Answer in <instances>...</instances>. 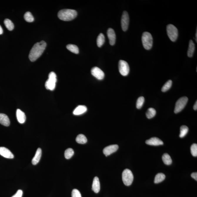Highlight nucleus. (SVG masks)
<instances>
[{
	"mask_svg": "<svg viewBox=\"0 0 197 197\" xmlns=\"http://www.w3.org/2000/svg\"><path fill=\"white\" fill-rule=\"evenodd\" d=\"M46 46V44L44 41H42L34 44L30 52L29 59L32 62L36 61L40 57Z\"/></svg>",
	"mask_w": 197,
	"mask_h": 197,
	"instance_id": "nucleus-1",
	"label": "nucleus"
},
{
	"mask_svg": "<svg viewBox=\"0 0 197 197\" xmlns=\"http://www.w3.org/2000/svg\"><path fill=\"white\" fill-rule=\"evenodd\" d=\"M76 11L72 9H63L59 12L58 16L59 19L64 21H70L75 19L77 16Z\"/></svg>",
	"mask_w": 197,
	"mask_h": 197,
	"instance_id": "nucleus-2",
	"label": "nucleus"
},
{
	"mask_svg": "<svg viewBox=\"0 0 197 197\" xmlns=\"http://www.w3.org/2000/svg\"><path fill=\"white\" fill-rule=\"evenodd\" d=\"M57 81V76L55 73L54 72H50L48 79L45 83V88L48 90H54Z\"/></svg>",
	"mask_w": 197,
	"mask_h": 197,
	"instance_id": "nucleus-3",
	"label": "nucleus"
},
{
	"mask_svg": "<svg viewBox=\"0 0 197 197\" xmlns=\"http://www.w3.org/2000/svg\"><path fill=\"white\" fill-rule=\"evenodd\" d=\"M142 44L144 48L146 50H150L153 45V37L151 33L145 32L142 34Z\"/></svg>",
	"mask_w": 197,
	"mask_h": 197,
	"instance_id": "nucleus-4",
	"label": "nucleus"
},
{
	"mask_svg": "<svg viewBox=\"0 0 197 197\" xmlns=\"http://www.w3.org/2000/svg\"><path fill=\"white\" fill-rule=\"evenodd\" d=\"M123 181L126 186H130L134 180V176L130 170L126 169L124 170L122 174Z\"/></svg>",
	"mask_w": 197,
	"mask_h": 197,
	"instance_id": "nucleus-5",
	"label": "nucleus"
},
{
	"mask_svg": "<svg viewBox=\"0 0 197 197\" xmlns=\"http://www.w3.org/2000/svg\"><path fill=\"white\" fill-rule=\"evenodd\" d=\"M166 31L168 37L173 42L177 40L178 36V31L175 26L169 24L166 27Z\"/></svg>",
	"mask_w": 197,
	"mask_h": 197,
	"instance_id": "nucleus-6",
	"label": "nucleus"
},
{
	"mask_svg": "<svg viewBox=\"0 0 197 197\" xmlns=\"http://www.w3.org/2000/svg\"><path fill=\"white\" fill-rule=\"evenodd\" d=\"M188 101V98L187 97H183L180 98L177 101L175 104V107L174 112L176 113H179L186 106Z\"/></svg>",
	"mask_w": 197,
	"mask_h": 197,
	"instance_id": "nucleus-7",
	"label": "nucleus"
},
{
	"mask_svg": "<svg viewBox=\"0 0 197 197\" xmlns=\"http://www.w3.org/2000/svg\"><path fill=\"white\" fill-rule=\"evenodd\" d=\"M119 70L121 75L126 76L130 71L129 66L128 63L125 61L121 60L119 62Z\"/></svg>",
	"mask_w": 197,
	"mask_h": 197,
	"instance_id": "nucleus-8",
	"label": "nucleus"
},
{
	"mask_svg": "<svg viewBox=\"0 0 197 197\" xmlns=\"http://www.w3.org/2000/svg\"><path fill=\"white\" fill-rule=\"evenodd\" d=\"M129 22V17L128 13L126 11H124L123 13L121 21V27L123 31H126L128 30Z\"/></svg>",
	"mask_w": 197,
	"mask_h": 197,
	"instance_id": "nucleus-9",
	"label": "nucleus"
},
{
	"mask_svg": "<svg viewBox=\"0 0 197 197\" xmlns=\"http://www.w3.org/2000/svg\"><path fill=\"white\" fill-rule=\"evenodd\" d=\"M92 75L95 78L99 80H102L104 77V74L101 69L97 67H94L91 70Z\"/></svg>",
	"mask_w": 197,
	"mask_h": 197,
	"instance_id": "nucleus-10",
	"label": "nucleus"
},
{
	"mask_svg": "<svg viewBox=\"0 0 197 197\" xmlns=\"http://www.w3.org/2000/svg\"><path fill=\"white\" fill-rule=\"evenodd\" d=\"M119 148L117 145H109L106 147L103 150V152L106 156H108L113 153L116 152Z\"/></svg>",
	"mask_w": 197,
	"mask_h": 197,
	"instance_id": "nucleus-11",
	"label": "nucleus"
},
{
	"mask_svg": "<svg viewBox=\"0 0 197 197\" xmlns=\"http://www.w3.org/2000/svg\"><path fill=\"white\" fill-rule=\"evenodd\" d=\"M0 155L7 158L12 159L14 158V156L11 151L4 147H0Z\"/></svg>",
	"mask_w": 197,
	"mask_h": 197,
	"instance_id": "nucleus-12",
	"label": "nucleus"
},
{
	"mask_svg": "<svg viewBox=\"0 0 197 197\" xmlns=\"http://www.w3.org/2000/svg\"><path fill=\"white\" fill-rule=\"evenodd\" d=\"M107 34L110 44L111 45H114L116 41V35L114 30L111 28L108 29L107 30Z\"/></svg>",
	"mask_w": 197,
	"mask_h": 197,
	"instance_id": "nucleus-13",
	"label": "nucleus"
},
{
	"mask_svg": "<svg viewBox=\"0 0 197 197\" xmlns=\"http://www.w3.org/2000/svg\"><path fill=\"white\" fill-rule=\"evenodd\" d=\"M146 143L147 144L152 146H159L163 145V141L157 137H153L146 140Z\"/></svg>",
	"mask_w": 197,
	"mask_h": 197,
	"instance_id": "nucleus-14",
	"label": "nucleus"
},
{
	"mask_svg": "<svg viewBox=\"0 0 197 197\" xmlns=\"http://www.w3.org/2000/svg\"><path fill=\"white\" fill-rule=\"evenodd\" d=\"M16 116L17 120L20 123L23 124L25 122L26 119L25 113L19 109L16 110Z\"/></svg>",
	"mask_w": 197,
	"mask_h": 197,
	"instance_id": "nucleus-15",
	"label": "nucleus"
},
{
	"mask_svg": "<svg viewBox=\"0 0 197 197\" xmlns=\"http://www.w3.org/2000/svg\"><path fill=\"white\" fill-rule=\"evenodd\" d=\"M100 183L99 178L97 177H95L94 179L92 185V190L95 193H98L100 190Z\"/></svg>",
	"mask_w": 197,
	"mask_h": 197,
	"instance_id": "nucleus-16",
	"label": "nucleus"
},
{
	"mask_svg": "<svg viewBox=\"0 0 197 197\" xmlns=\"http://www.w3.org/2000/svg\"><path fill=\"white\" fill-rule=\"evenodd\" d=\"M0 123L5 126H9L10 125V120L6 115L0 113Z\"/></svg>",
	"mask_w": 197,
	"mask_h": 197,
	"instance_id": "nucleus-17",
	"label": "nucleus"
},
{
	"mask_svg": "<svg viewBox=\"0 0 197 197\" xmlns=\"http://www.w3.org/2000/svg\"><path fill=\"white\" fill-rule=\"evenodd\" d=\"M42 155V150L40 148H38L36 151L35 155L32 160V163L33 165H36L39 163L40 160Z\"/></svg>",
	"mask_w": 197,
	"mask_h": 197,
	"instance_id": "nucleus-18",
	"label": "nucleus"
},
{
	"mask_svg": "<svg viewBox=\"0 0 197 197\" xmlns=\"http://www.w3.org/2000/svg\"><path fill=\"white\" fill-rule=\"evenodd\" d=\"M87 111V108L86 106H79L74 111L73 114L76 116L82 114Z\"/></svg>",
	"mask_w": 197,
	"mask_h": 197,
	"instance_id": "nucleus-19",
	"label": "nucleus"
},
{
	"mask_svg": "<svg viewBox=\"0 0 197 197\" xmlns=\"http://www.w3.org/2000/svg\"><path fill=\"white\" fill-rule=\"evenodd\" d=\"M195 50V45L193 41L191 40L189 41L188 49V50L187 55L189 57L193 56Z\"/></svg>",
	"mask_w": 197,
	"mask_h": 197,
	"instance_id": "nucleus-20",
	"label": "nucleus"
},
{
	"mask_svg": "<svg viewBox=\"0 0 197 197\" xmlns=\"http://www.w3.org/2000/svg\"><path fill=\"white\" fill-rule=\"evenodd\" d=\"M76 140L77 143L82 144L87 143V138L84 135L82 134H80L77 136Z\"/></svg>",
	"mask_w": 197,
	"mask_h": 197,
	"instance_id": "nucleus-21",
	"label": "nucleus"
},
{
	"mask_svg": "<svg viewBox=\"0 0 197 197\" xmlns=\"http://www.w3.org/2000/svg\"><path fill=\"white\" fill-rule=\"evenodd\" d=\"M166 176L163 173H159L156 176L154 179V183L156 184H158L161 182L165 180L166 178Z\"/></svg>",
	"mask_w": 197,
	"mask_h": 197,
	"instance_id": "nucleus-22",
	"label": "nucleus"
},
{
	"mask_svg": "<svg viewBox=\"0 0 197 197\" xmlns=\"http://www.w3.org/2000/svg\"><path fill=\"white\" fill-rule=\"evenodd\" d=\"M105 41V37L103 33H100L97 39V44L98 47H101Z\"/></svg>",
	"mask_w": 197,
	"mask_h": 197,
	"instance_id": "nucleus-23",
	"label": "nucleus"
},
{
	"mask_svg": "<svg viewBox=\"0 0 197 197\" xmlns=\"http://www.w3.org/2000/svg\"><path fill=\"white\" fill-rule=\"evenodd\" d=\"M162 159L165 164L170 165L172 164V160L169 154L167 153L163 154L162 157Z\"/></svg>",
	"mask_w": 197,
	"mask_h": 197,
	"instance_id": "nucleus-24",
	"label": "nucleus"
},
{
	"mask_svg": "<svg viewBox=\"0 0 197 197\" xmlns=\"http://www.w3.org/2000/svg\"><path fill=\"white\" fill-rule=\"evenodd\" d=\"M66 48L69 50L71 52L75 54H78L79 53V49L76 45L73 44H69L66 46Z\"/></svg>",
	"mask_w": 197,
	"mask_h": 197,
	"instance_id": "nucleus-25",
	"label": "nucleus"
},
{
	"mask_svg": "<svg viewBox=\"0 0 197 197\" xmlns=\"http://www.w3.org/2000/svg\"><path fill=\"white\" fill-rule=\"evenodd\" d=\"M156 113V112L155 109L153 108H150L148 109L147 111L146 112V117L148 119H151L155 116Z\"/></svg>",
	"mask_w": 197,
	"mask_h": 197,
	"instance_id": "nucleus-26",
	"label": "nucleus"
},
{
	"mask_svg": "<svg viewBox=\"0 0 197 197\" xmlns=\"http://www.w3.org/2000/svg\"><path fill=\"white\" fill-rule=\"evenodd\" d=\"M4 24L7 29L11 31L14 28V25L12 21L9 19H6L4 21Z\"/></svg>",
	"mask_w": 197,
	"mask_h": 197,
	"instance_id": "nucleus-27",
	"label": "nucleus"
},
{
	"mask_svg": "<svg viewBox=\"0 0 197 197\" xmlns=\"http://www.w3.org/2000/svg\"><path fill=\"white\" fill-rule=\"evenodd\" d=\"M189 128L186 126L183 125L180 127V137L181 138L184 137L187 134Z\"/></svg>",
	"mask_w": 197,
	"mask_h": 197,
	"instance_id": "nucleus-28",
	"label": "nucleus"
},
{
	"mask_svg": "<svg viewBox=\"0 0 197 197\" xmlns=\"http://www.w3.org/2000/svg\"><path fill=\"white\" fill-rule=\"evenodd\" d=\"M25 20L28 22H33L34 21V18L32 14L30 12H27L24 16Z\"/></svg>",
	"mask_w": 197,
	"mask_h": 197,
	"instance_id": "nucleus-29",
	"label": "nucleus"
},
{
	"mask_svg": "<svg viewBox=\"0 0 197 197\" xmlns=\"http://www.w3.org/2000/svg\"><path fill=\"white\" fill-rule=\"evenodd\" d=\"M74 154V151L72 148H69L65 151V157L66 159L71 158Z\"/></svg>",
	"mask_w": 197,
	"mask_h": 197,
	"instance_id": "nucleus-30",
	"label": "nucleus"
},
{
	"mask_svg": "<svg viewBox=\"0 0 197 197\" xmlns=\"http://www.w3.org/2000/svg\"><path fill=\"white\" fill-rule=\"evenodd\" d=\"M172 82L171 80H169L163 86L161 89L162 92H165L168 91L171 88L172 86Z\"/></svg>",
	"mask_w": 197,
	"mask_h": 197,
	"instance_id": "nucleus-31",
	"label": "nucleus"
},
{
	"mask_svg": "<svg viewBox=\"0 0 197 197\" xmlns=\"http://www.w3.org/2000/svg\"><path fill=\"white\" fill-rule=\"evenodd\" d=\"M145 101L144 98L143 96H141L138 98L136 103V107L138 109H140L143 105Z\"/></svg>",
	"mask_w": 197,
	"mask_h": 197,
	"instance_id": "nucleus-32",
	"label": "nucleus"
},
{
	"mask_svg": "<svg viewBox=\"0 0 197 197\" xmlns=\"http://www.w3.org/2000/svg\"><path fill=\"white\" fill-rule=\"evenodd\" d=\"M191 153L194 157L197 156V145L194 143L191 147Z\"/></svg>",
	"mask_w": 197,
	"mask_h": 197,
	"instance_id": "nucleus-33",
	"label": "nucleus"
},
{
	"mask_svg": "<svg viewBox=\"0 0 197 197\" xmlns=\"http://www.w3.org/2000/svg\"><path fill=\"white\" fill-rule=\"evenodd\" d=\"M72 197H82L79 191L77 189H74L72 192Z\"/></svg>",
	"mask_w": 197,
	"mask_h": 197,
	"instance_id": "nucleus-34",
	"label": "nucleus"
},
{
	"mask_svg": "<svg viewBox=\"0 0 197 197\" xmlns=\"http://www.w3.org/2000/svg\"><path fill=\"white\" fill-rule=\"evenodd\" d=\"M23 191L22 190H19L16 193L11 197H22Z\"/></svg>",
	"mask_w": 197,
	"mask_h": 197,
	"instance_id": "nucleus-35",
	"label": "nucleus"
},
{
	"mask_svg": "<svg viewBox=\"0 0 197 197\" xmlns=\"http://www.w3.org/2000/svg\"><path fill=\"white\" fill-rule=\"evenodd\" d=\"M191 176L192 178L194 179L195 180H196V181L197 180V172H193V173L191 174Z\"/></svg>",
	"mask_w": 197,
	"mask_h": 197,
	"instance_id": "nucleus-36",
	"label": "nucleus"
},
{
	"mask_svg": "<svg viewBox=\"0 0 197 197\" xmlns=\"http://www.w3.org/2000/svg\"><path fill=\"white\" fill-rule=\"evenodd\" d=\"M193 109L195 110H197V101L195 102L194 105L193 106Z\"/></svg>",
	"mask_w": 197,
	"mask_h": 197,
	"instance_id": "nucleus-37",
	"label": "nucleus"
},
{
	"mask_svg": "<svg viewBox=\"0 0 197 197\" xmlns=\"http://www.w3.org/2000/svg\"><path fill=\"white\" fill-rule=\"evenodd\" d=\"M3 33V30L1 26L0 25V35L2 34Z\"/></svg>",
	"mask_w": 197,
	"mask_h": 197,
	"instance_id": "nucleus-38",
	"label": "nucleus"
},
{
	"mask_svg": "<svg viewBox=\"0 0 197 197\" xmlns=\"http://www.w3.org/2000/svg\"><path fill=\"white\" fill-rule=\"evenodd\" d=\"M195 36H196V42H197V30L196 29V35H195Z\"/></svg>",
	"mask_w": 197,
	"mask_h": 197,
	"instance_id": "nucleus-39",
	"label": "nucleus"
}]
</instances>
